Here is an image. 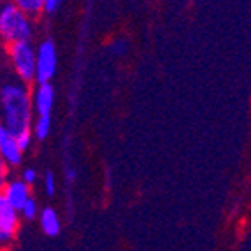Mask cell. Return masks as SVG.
<instances>
[{"mask_svg":"<svg viewBox=\"0 0 251 251\" xmlns=\"http://www.w3.org/2000/svg\"><path fill=\"white\" fill-rule=\"evenodd\" d=\"M32 86L20 81L13 72L0 75V125L14 135L26 132L32 126Z\"/></svg>","mask_w":251,"mask_h":251,"instance_id":"obj_1","label":"cell"},{"mask_svg":"<svg viewBox=\"0 0 251 251\" xmlns=\"http://www.w3.org/2000/svg\"><path fill=\"white\" fill-rule=\"evenodd\" d=\"M37 20L23 13L13 0H0V48L20 41H34Z\"/></svg>","mask_w":251,"mask_h":251,"instance_id":"obj_2","label":"cell"},{"mask_svg":"<svg viewBox=\"0 0 251 251\" xmlns=\"http://www.w3.org/2000/svg\"><path fill=\"white\" fill-rule=\"evenodd\" d=\"M9 71L25 84H35V44L34 41H20L4 48Z\"/></svg>","mask_w":251,"mask_h":251,"instance_id":"obj_3","label":"cell"},{"mask_svg":"<svg viewBox=\"0 0 251 251\" xmlns=\"http://www.w3.org/2000/svg\"><path fill=\"white\" fill-rule=\"evenodd\" d=\"M58 72V48L53 37H44L35 44V84L53 83Z\"/></svg>","mask_w":251,"mask_h":251,"instance_id":"obj_4","label":"cell"},{"mask_svg":"<svg viewBox=\"0 0 251 251\" xmlns=\"http://www.w3.org/2000/svg\"><path fill=\"white\" fill-rule=\"evenodd\" d=\"M21 218L16 209H13L0 193V248H5L16 239L20 232Z\"/></svg>","mask_w":251,"mask_h":251,"instance_id":"obj_5","label":"cell"},{"mask_svg":"<svg viewBox=\"0 0 251 251\" xmlns=\"http://www.w3.org/2000/svg\"><path fill=\"white\" fill-rule=\"evenodd\" d=\"M23 155H25V153L21 151L16 135H14L11 130L5 128L4 125H0V156L7 163L11 171L21 167Z\"/></svg>","mask_w":251,"mask_h":251,"instance_id":"obj_6","label":"cell"},{"mask_svg":"<svg viewBox=\"0 0 251 251\" xmlns=\"http://www.w3.org/2000/svg\"><path fill=\"white\" fill-rule=\"evenodd\" d=\"M56 102V88L53 83H41L32 86V109L34 116H46L53 113Z\"/></svg>","mask_w":251,"mask_h":251,"instance_id":"obj_7","label":"cell"},{"mask_svg":"<svg viewBox=\"0 0 251 251\" xmlns=\"http://www.w3.org/2000/svg\"><path fill=\"white\" fill-rule=\"evenodd\" d=\"M0 193L4 195L7 204L11 205L13 209H16L18 213H20V209L25 205V202L34 195V193H32V188H30L26 183H23L20 177H11V179L5 183V186L2 188Z\"/></svg>","mask_w":251,"mask_h":251,"instance_id":"obj_8","label":"cell"},{"mask_svg":"<svg viewBox=\"0 0 251 251\" xmlns=\"http://www.w3.org/2000/svg\"><path fill=\"white\" fill-rule=\"evenodd\" d=\"M37 222L41 230L48 237H58L62 234V216L54 207L46 205V207H41L37 216Z\"/></svg>","mask_w":251,"mask_h":251,"instance_id":"obj_9","label":"cell"},{"mask_svg":"<svg viewBox=\"0 0 251 251\" xmlns=\"http://www.w3.org/2000/svg\"><path fill=\"white\" fill-rule=\"evenodd\" d=\"M51 128H53V118L51 114H46V116H34L32 120V137L34 141H39V143H44L51 134Z\"/></svg>","mask_w":251,"mask_h":251,"instance_id":"obj_10","label":"cell"},{"mask_svg":"<svg viewBox=\"0 0 251 251\" xmlns=\"http://www.w3.org/2000/svg\"><path fill=\"white\" fill-rule=\"evenodd\" d=\"M13 2L23 13H26L34 20H39L42 16V2L44 0H13Z\"/></svg>","mask_w":251,"mask_h":251,"instance_id":"obj_11","label":"cell"},{"mask_svg":"<svg viewBox=\"0 0 251 251\" xmlns=\"http://www.w3.org/2000/svg\"><path fill=\"white\" fill-rule=\"evenodd\" d=\"M39 211H41V205H39L37 199L32 195V197L25 202V205L20 209V218L25 220V222H34V220H37Z\"/></svg>","mask_w":251,"mask_h":251,"instance_id":"obj_12","label":"cell"},{"mask_svg":"<svg viewBox=\"0 0 251 251\" xmlns=\"http://www.w3.org/2000/svg\"><path fill=\"white\" fill-rule=\"evenodd\" d=\"M56 190H58V181L54 176L53 171H46L44 176H42V192L46 193V197H54L56 195Z\"/></svg>","mask_w":251,"mask_h":251,"instance_id":"obj_13","label":"cell"},{"mask_svg":"<svg viewBox=\"0 0 251 251\" xmlns=\"http://www.w3.org/2000/svg\"><path fill=\"white\" fill-rule=\"evenodd\" d=\"M20 179L23 181V183H26L30 188H32V186H34V184L41 179V176H39V171L35 167H25L23 171H21Z\"/></svg>","mask_w":251,"mask_h":251,"instance_id":"obj_14","label":"cell"},{"mask_svg":"<svg viewBox=\"0 0 251 251\" xmlns=\"http://www.w3.org/2000/svg\"><path fill=\"white\" fill-rule=\"evenodd\" d=\"M63 5V0H44L42 2V16H54Z\"/></svg>","mask_w":251,"mask_h":251,"instance_id":"obj_15","label":"cell"},{"mask_svg":"<svg viewBox=\"0 0 251 251\" xmlns=\"http://www.w3.org/2000/svg\"><path fill=\"white\" fill-rule=\"evenodd\" d=\"M18 139V144H20L21 151L23 153H26V151L32 148V144H34V137H32V130H26V132H21V134L16 135Z\"/></svg>","mask_w":251,"mask_h":251,"instance_id":"obj_16","label":"cell"},{"mask_svg":"<svg viewBox=\"0 0 251 251\" xmlns=\"http://www.w3.org/2000/svg\"><path fill=\"white\" fill-rule=\"evenodd\" d=\"M11 177H13V171L9 169V165L2 160V156H0V192H2V188H4L5 183H7Z\"/></svg>","mask_w":251,"mask_h":251,"instance_id":"obj_17","label":"cell"},{"mask_svg":"<svg viewBox=\"0 0 251 251\" xmlns=\"http://www.w3.org/2000/svg\"><path fill=\"white\" fill-rule=\"evenodd\" d=\"M75 179H77V172H75V167H72V165H67V167H65V181H67V184H74Z\"/></svg>","mask_w":251,"mask_h":251,"instance_id":"obj_18","label":"cell"}]
</instances>
